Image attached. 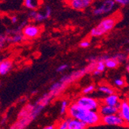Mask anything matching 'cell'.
<instances>
[{"mask_svg": "<svg viewBox=\"0 0 129 129\" xmlns=\"http://www.w3.org/2000/svg\"><path fill=\"white\" fill-rule=\"evenodd\" d=\"M69 118L77 119L83 122L87 127L95 126L101 124V117L98 111H90L81 108L75 102L69 105L67 112Z\"/></svg>", "mask_w": 129, "mask_h": 129, "instance_id": "6da1fadb", "label": "cell"}, {"mask_svg": "<svg viewBox=\"0 0 129 129\" xmlns=\"http://www.w3.org/2000/svg\"><path fill=\"white\" fill-rule=\"evenodd\" d=\"M117 23V20L114 17H107L102 19L98 25L93 27L90 32V35L92 37H100L106 33L111 31Z\"/></svg>", "mask_w": 129, "mask_h": 129, "instance_id": "7a4b0ae2", "label": "cell"}, {"mask_svg": "<svg viewBox=\"0 0 129 129\" xmlns=\"http://www.w3.org/2000/svg\"><path fill=\"white\" fill-rule=\"evenodd\" d=\"M75 103L81 108H84L90 111H98L101 104L100 101L89 95H82L79 97L76 100Z\"/></svg>", "mask_w": 129, "mask_h": 129, "instance_id": "3957f363", "label": "cell"}, {"mask_svg": "<svg viewBox=\"0 0 129 129\" xmlns=\"http://www.w3.org/2000/svg\"><path fill=\"white\" fill-rule=\"evenodd\" d=\"M101 123L104 125L118 126V127H124V126H127L128 124L123 120V118L118 114H114L101 117Z\"/></svg>", "mask_w": 129, "mask_h": 129, "instance_id": "277c9868", "label": "cell"}, {"mask_svg": "<svg viewBox=\"0 0 129 129\" xmlns=\"http://www.w3.org/2000/svg\"><path fill=\"white\" fill-rule=\"evenodd\" d=\"M115 6L114 0H104L100 6L95 7L93 9L92 13L94 16H101L106 13H109L113 11Z\"/></svg>", "mask_w": 129, "mask_h": 129, "instance_id": "5b68a950", "label": "cell"}, {"mask_svg": "<svg viewBox=\"0 0 129 129\" xmlns=\"http://www.w3.org/2000/svg\"><path fill=\"white\" fill-rule=\"evenodd\" d=\"M41 33L40 26L33 24H26L22 29V34L26 39H35L39 37Z\"/></svg>", "mask_w": 129, "mask_h": 129, "instance_id": "8992f818", "label": "cell"}, {"mask_svg": "<svg viewBox=\"0 0 129 129\" xmlns=\"http://www.w3.org/2000/svg\"><path fill=\"white\" fill-rule=\"evenodd\" d=\"M86 74H87V73L86 71L85 68H83V69L77 70V71H74L69 75H64L63 77H62L60 78V81L63 83L64 84L67 85L70 83H71V82L77 80L81 78L82 77H84Z\"/></svg>", "mask_w": 129, "mask_h": 129, "instance_id": "52a82bcc", "label": "cell"}, {"mask_svg": "<svg viewBox=\"0 0 129 129\" xmlns=\"http://www.w3.org/2000/svg\"><path fill=\"white\" fill-rule=\"evenodd\" d=\"M70 8L73 9L81 11L89 7L93 2V0H66Z\"/></svg>", "mask_w": 129, "mask_h": 129, "instance_id": "ba28073f", "label": "cell"}, {"mask_svg": "<svg viewBox=\"0 0 129 129\" xmlns=\"http://www.w3.org/2000/svg\"><path fill=\"white\" fill-rule=\"evenodd\" d=\"M118 106H109V105L101 104L100 107L98 109V112L101 115V117H104L111 114H118Z\"/></svg>", "mask_w": 129, "mask_h": 129, "instance_id": "9c48e42d", "label": "cell"}, {"mask_svg": "<svg viewBox=\"0 0 129 129\" xmlns=\"http://www.w3.org/2000/svg\"><path fill=\"white\" fill-rule=\"evenodd\" d=\"M118 114L123 118V120L128 124L129 121V103L127 100H124L120 102Z\"/></svg>", "mask_w": 129, "mask_h": 129, "instance_id": "30bf717a", "label": "cell"}, {"mask_svg": "<svg viewBox=\"0 0 129 129\" xmlns=\"http://www.w3.org/2000/svg\"><path fill=\"white\" fill-rule=\"evenodd\" d=\"M120 102H121L120 97L116 93H111V94L109 95H106V97L102 100V104L109 105V106H118Z\"/></svg>", "mask_w": 129, "mask_h": 129, "instance_id": "8fae6325", "label": "cell"}, {"mask_svg": "<svg viewBox=\"0 0 129 129\" xmlns=\"http://www.w3.org/2000/svg\"><path fill=\"white\" fill-rule=\"evenodd\" d=\"M13 64L10 60H3L0 62V76H5L11 71Z\"/></svg>", "mask_w": 129, "mask_h": 129, "instance_id": "7c38bea8", "label": "cell"}, {"mask_svg": "<svg viewBox=\"0 0 129 129\" xmlns=\"http://www.w3.org/2000/svg\"><path fill=\"white\" fill-rule=\"evenodd\" d=\"M66 87H67V85L64 84L63 83H62V82H60V81H59V82H56V83H54V84L50 87V93L54 97V96H56V95H58L60 93H61Z\"/></svg>", "mask_w": 129, "mask_h": 129, "instance_id": "4fadbf2b", "label": "cell"}, {"mask_svg": "<svg viewBox=\"0 0 129 129\" xmlns=\"http://www.w3.org/2000/svg\"><path fill=\"white\" fill-rule=\"evenodd\" d=\"M87 126L83 123L77 119L69 118L67 129H86Z\"/></svg>", "mask_w": 129, "mask_h": 129, "instance_id": "5bb4252c", "label": "cell"}, {"mask_svg": "<svg viewBox=\"0 0 129 129\" xmlns=\"http://www.w3.org/2000/svg\"><path fill=\"white\" fill-rule=\"evenodd\" d=\"M28 16L33 21L37 22H43L46 19L43 13H40V12H37L36 10H31L28 14Z\"/></svg>", "mask_w": 129, "mask_h": 129, "instance_id": "9a60e30c", "label": "cell"}, {"mask_svg": "<svg viewBox=\"0 0 129 129\" xmlns=\"http://www.w3.org/2000/svg\"><path fill=\"white\" fill-rule=\"evenodd\" d=\"M26 38L22 34V33H16V34L11 35L10 37L8 36L7 43H21L22 41H23Z\"/></svg>", "mask_w": 129, "mask_h": 129, "instance_id": "2e32d148", "label": "cell"}, {"mask_svg": "<svg viewBox=\"0 0 129 129\" xmlns=\"http://www.w3.org/2000/svg\"><path fill=\"white\" fill-rule=\"evenodd\" d=\"M98 90L99 92H101V93H103V94H105V95H109V94H111V93H115L114 88L111 87L109 85H107V84L100 85L98 87Z\"/></svg>", "mask_w": 129, "mask_h": 129, "instance_id": "e0dca14e", "label": "cell"}, {"mask_svg": "<svg viewBox=\"0 0 129 129\" xmlns=\"http://www.w3.org/2000/svg\"><path fill=\"white\" fill-rule=\"evenodd\" d=\"M104 64H105V67H106V68H108V69H116L117 67H118L119 63L115 59H114L112 56H109L108 59L104 61Z\"/></svg>", "mask_w": 129, "mask_h": 129, "instance_id": "ac0fdd59", "label": "cell"}, {"mask_svg": "<svg viewBox=\"0 0 129 129\" xmlns=\"http://www.w3.org/2000/svg\"><path fill=\"white\" fill-rule=\"evenodd\" d=\"M23 4L25 7L30 10H36L37 8V0H23Z\"/></svg>", "mask_w": 129, "mask_h": 129, "instance_id": "d6986e66", "label": "cell"}, {"mask_svg": "<svg viewBox=\"0 0 129 129\" xmlns=\"http://www.w3.org/2000/svg\"><path fill=\"white\" fill-rule=\"evenodd\" d=\"M112 57L114 58V59H115L119 63H123L124 61L126 60L127 55L124 53H117Z\"/></svg>", "mask_w": 129, "mask_h": 129, "instance_id": "ffe728a7", "label": "cell"}, {"mask_svg": "<svg viewBox=\"0 0 129 129\" xmlns=\"http://www.w3.org/2000/svg\"><path fill=\"white\" fill-rule=\"evenodd\" d=\"M69 101L66 99H63L62 101H61V104H60V114L63 115L65 114H67V110H68V108H69Z\"/></svg>", "mask_w": 129, "mask_h": 129, "instance_id": "44dd1931", "label": "cell"}, {"mask_svg": "<svg viewBox=\"0 0 129 129\" xmlns=\"http://www.w3.org/2000/svg\"><path fill=\"white\" fill-rule=\"evenodd\" d=\"M95 88H96V87L94 84L87 85V87L83 88V90H82V93H83L84 95H89L95 90Z\"/></svg>", "mask_w": 129, "mask_h": 129, "instance_id": "7402d4cb", "label": "cell"}, {"mask_svg": "<svg viewBox=\"0 0 129 129\" xmlns=\"http://www.w3.org/2000/svg\"><path fill=\"white\" fill-rule=\"evenodd\" d=\"M105 69H106V67H105L104 62V61H101V60H98L96 62V65H95V69L94 70L99 72V73H102L104 72Z\"/></svg>", "mask_w": 129, "mask_h": 129, "instance_id": "603a6c76", "label": "cell"}, {"mask_svg": "<svg viewBox=\"0 0 129 129\" xmlns=\"http://www.w3.org/2000/svg\"><path fill=\"white\" fill-rule=\"evenodd\" d=\"M7 38L8 35L6 33L0 34V50H2L7 43Z\"/></svg>", "mask_w": 129, "mask_h": 129, "instance_id": "cb8c5ba5", "label": "cell"}, {"mask_svg": "<svg viewBox=\"0 0 129 129\" xmlns=\"http://www.w3.org/2000/svg\"><path fill=\"white\" fill-rule=\"evenodd\" d=\"M114 84L117 87H123L125 85V80L123 78H121V77L116 78L114 80Z\"/></svg>", "mask_w": 129, "mask_h": 129, "instance_id": "d4e9b609", "label": "cell"}, {"mask_svg": "<svg viewBox=\"0 0 129 129\" xmlns=\"http://www.w3.org/2000/svg\"><path fill=\"white\" fill-rule=\"evenodd\" d=\"M43 14H44V16H45L46 19H49V18L51 16V15H52V9H51V7L49 6H46L45 11H44V13H43Z\"/></svg>", "mask_w": 129, "mask_h": 129, "instance_id": "484cf974", "label": "cell"}, {"mask_svg": "<svg viewBox=\"0 0 129 129\" xmlns=\"http://www.w3.org/2000/svg\"><path fill=\"white\" fill-rule=\"evenodd\" d=\"M68 120L69 118L63 120L57 127V129H67V125H68Z\"/></svg>", "mask_w": 129, "mask_h": 129, "instance_id": "4316f807", "label": "cell"}, {"mask_svg": "<svg viewBox=\"0 0 129 129\" xmlns=\"http://www.w3.org/2000/svg\"><path fill=\"white\" fill-rule=\"evenodd\" d=\"M90 46V42L87 40H82L80 43V47L81 48H84V49H86L87 47Z\"/></svg>", "mask_w": 129, "mask_h": 129, "instance_id": "83f0119b", "label": "cell"}, {"mask_svg": "<svg viewBox=\"0 0 129 129\" xmlns=\"http://www.w3.org/2000/svg\"><path fill=\"white\" fill-rule=\"evenodd\" d=\"M67 68H68V65L67 63L61 64V65H60L59 67L56 68V72H58V73H63V71H65V70Z\"/></svg>", "mask_w": 129, "mask_h": 129, "instance_id": "f1b7e54d", "label": "cell"}, {"mask_svg": "<svg viewBox=\"0 0 129 129\" xmlns=\"http://www.w3.org/2000/svg\"><path fill=\"white\" fill-rule=\"evenodd\" d=\"M115 4H118L122 6H126L129 3V0H114Z\"/></svg>", "mask_w": 129, "mask_h": 129, "instance_id": "f546056e", "label": "cell"}, {"mask_svg": "<svg viewBox=\"0 0 129 129\" xmlns=\"http://www.w3.org/2000/svg\"><path fill=\"white\" fill-rule=\"evenodd\" d=\"M98 56H90L89 58H88V61L90 63H96L98 61Z\"/></svg>", "mask_w": 129, "mask_h": 129, "instance_id": "4dcf8cb0", "label": "cell"}, {"mask_svg": "<svg viewBox=\"0 0 129 129\" xmlns=\"http://www.w3.org/2000/svg\"><path fill=\"white\" fill-rule=\"evenodd\" d=\"M10 20L12 22V23H13V24H16V23L18 22V17L16 16H13L10 18Z\"/></svg>", "mask_w": 129, "mask_h": 129, "instance_id": "1f68e13d", "label": "cell"}, {"mask_svg": "<svg viewBox=\"0 0 129 129\" xmlns=\"http://www.w3.org/2000/svg\"><path fill=\"white\" fill-rule=\"evenodd\" d=\"M42 129H55V127H54V125H46V126H45L44 127H43Z\"/></svg>", "mask_w": 129, "mask_h": 129, "instance_id": "d6a6232c", "label": "cell"}, {"mask_svg": "<svg viewBox=\"0 0 129 129\" xmlns=\"http://www.w3.org/2000/svg\"><path fill=\"white\" fill-rule=\"evenodd\" d=\"M126 70H127V71L128 72V70H129V65H128V63H127V65H126Z\"/></svg>", "mask_w": 129, "mask_h": 129, "instance_id": "836d02e7", "label": "cell"}, {"mask_svg": "<svg viewBox=\"0 0 129 129\" xmlns=\"http://www.w3.org/2000/svg\"><path fill=\"white\" fill-rule=\"evenodd\" d=\"M1 61H2V60H1V59H0V62H1Z\"/></svg>", "mask_w": 129, "mask_h": 129, "instance_id": "e575fe53", "label": "cell"}]
</instances>
